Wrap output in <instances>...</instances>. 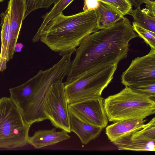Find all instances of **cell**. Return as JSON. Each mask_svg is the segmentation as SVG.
Masks as SVG:
<instances>
[{
  "label": "cell",
  "instance_id": "17",
  "mask_svg": "<svg viewBox=\"0 0 155 155\" xmlns=\"http://www.w3.org/2000/svg\"><path fill=\"white\" fill-rule=\"evenodd\" d=\"M132 16L134 22L141 27L155 32V12L147 8L140 7L132 9L129 14Z\"/></svg>",
  "mask_w": 155,
  "mask_h": 155
},
{
  "label": "cell",
  "instance_id": "19",
  "mask_svg": "<svg viewBox=\"0 0 155 155\" xmlns=\"http://www.w3.org/2000/svg\"><path fill=\"white\" fill-rule=\"evenodd\" d=\"M133 138L155 141V118L152 119L142 129L130 135Z\"/></svg>",
  "mask_w": 155,
  "mask_h": 155
},
{
  "label": "cell",
  "instance_id": "18",
  "mask_svg": "<svg viewBox=\"0 0 155 155\" xmlns=\"http://www.w3.org/2000/svg\"><path fill=\"white\" fill-rule=\"evenodd\" d=\"M74 0H58L51 10L42 16V23L32 39L33 42L40 40L41 33L47 24L53 18L59 14Z\"/></svg>",
  "mask_w": 155,
  "mask_h": 155
},
{
  "label": "cell",
  "instance_id": "7",
  "mask_svg": "<svg viewBox=\"0 0 155 155\" xmlns=\"http://www.w3.org/2000/svg\"><path fill=\"white\" fill-rule=\"evenodd\" d=\"M64 86L63 81L51 85L45 101L44 111L53 126L69 133V112Z\"/></svg>",
  "mask_w": 155,
  "mask_h": 155
},
{
  "label": "cell",
  "instance_id": "27",
  "mask_svg": "<svg viewBox=\"0 0 155 155\" xmlns=\"http://www.w3.org/2000/svg\"><path fill=\"white\" fill-rule=\"evenodd\" d=\"M23 47V44L21 43H16L14 47V52H20Z\"/></svg>",
  "mask_w": 155,
  "mask_h": 155
},
{
  "label": "cell",
  "instance_id": "1",
  "mask_svg": "<svg viewBox=\"0 0 155 155\" xmlns=\"http://www.w3.org/2000/svg\"><path fill=\"white\" fill-rule=\"evenodd\" d=\"M137 37L130 22L124 17L112 26L89 35L76 49L65 85L93 69L118 64L127 57L130 41Z\"/></svg>",
  "mask_w": 155,
  "mask_h": 155
},
{
  "label": "cell",
  "instance_id": "20",
  "mask_svg": "<svg viewBox=\"0 0 155 155\" xmlns=\"http://www.w3.org/2000/svg\"><path fill=\"white\" fill-rule=\"evenodd\" d=\"M132 27L138 36L142 38L151 49H155V32L143 28L134 22Z\"/></svg>",
  "mask_w": 155,
  "mask_h": 155
},
{
  "label": "cell",
  "instance_id": "29",
  "mask_svg": "<svg viewBox=\"0 0 155 155\" xmlns=\"http://www.w3.org/2000/svg\"><path fill=\"white\" fill-rule=\"evenodd\" d=\"M4 0H0V2H3Z\"/></svg>",
  "mask_w": 155,
  "mask_h": 155
},
{
  "label": "cell",
  "instance_id": "13",
  "mask_svg": "<svg viewBox=\"0 0 155 155\" xmlns=\"http://www.w3.org/2000/svg\"><path fill=\"white\" fill-rule=\"evenodd\" d=\"M69 123L71 131L75 133L84 144L97 137L103 129L84 122L69 113Z\"/></svg>",
  "mask_w": 155,
  "mask_h": 155
},
{
  "label": "cell",
  "instance_id": "4",
  "mask_svg": "<svg viewBox=\"0 0 155 155\" xmlns=\"http://www.w3.org/2000/svg\"><path fill=\"white\" fill-rule=\"evenodd\" d=\"M104 106L108 120L114 123L127 119H144L155 113V99L127 86L105 99Z\"/></svg>",
  "mask_w": 155,
  "mask_h": 155
},
{
  "label": "cell",
  "instance_id": "15",
  "mask_svg": "<svg viewBox=\"0 0 155 155\" xmlns=\"http://www.w3.org/2000/svg\"><path fill=\"white\" fill-rule=\"evenodd\" d=\"M112 143L120 150L155 151V141L133 138L130 135Z\"/></svg>",
  "mask_w": 155,
  "mask_h": 155
},
{
  "label": "cell",
  "instance_id": "12",
  "mask_svg": "<svg viewBox=\"0 0 155 155\" xmlns=\"http://www.w3.org/2000/svg\"><path fill=\"white\" fill-rule=\"evenodd\" d=\"M68 133L64 130L57 131L54 128L50 130H39L32 136L29 137L28 143L36 149H40L70 139L71 137Z\"/></svg>",
  "mask_w": 155,
  "mask_h": 155
},
{
  "label": "cell",
  "instance_id": "10",
  "mask_svg": "<svg viewBox=\"0 0 155 155\" xmlns=\"http://www.w3.org/2000/svg\"><path fill=\"white\" fill-rule=\"evenodd\" d=\"M26 1L25 0H9L11 38L9 47L7 60L13 57L14 47L17 43L22 22L24 20Z\"/></svg>",
  "mask_w": 155,
  "mask_h": 155
},
{
  "label": "cell",
  "instance_id": "28",
  "mask_svg": "<svg viewBox=\"0 0 155 155\" xmlns=\"http://www.w3.org/2000/svg\"><path fill=\"white\" fill-rule=\"evenodd\" d=\"M146 2L145 4H147L149 2L155 3V0H145Z\"/></svg>",
  "mask_w": 155,
  "mask_h": 155
},
{
  "label": "cell",
  "instance_id": "22",
  "mask_svg": "<svg viewBox=\"0 0 155 155\" xmlns=\"http://www.w3.org/2000/svg\"><path fill=\"white\" fill-rule=\"evenodd\" d=\"M58 0H35L31 9V12L37 9L41 8H48L53 3Z\"/></svg>",
  "mask_w": 155,
  "mask_h": 155
},
{
  "label": "cell",
  "instance_id": "26",
  "mask_svg": "<svg viewBox=\"0 0 155 155\" xmlns=\"http://www.w3.org/2000/svg\"><path fill=\"white\" fill-rule=\"evenodd\" d=\"M6 58L0 57V72L5 70L6 68V63L7 62Z\"/></svg>",
  "mask_w": 155,
  "mask_h": 155
},
{
  "label": "cell",
  "instance_id": "3",
  "mask_svg": "<svg viewBox=\"0 0 155 155\" xmlns=\"http://www.w3.org/2000/svg\"><path fill=\"white\" fill-rule=\"evenodd\" d=\"M71 61L66 56L52 67L43 71L39 81L32 91L10 97L20 111L25 122L31 126L47 119L44 111L47 97L51 85L63 81L67 76Z\"/></svg>",
  "mask_w": 155,
  "mask_h": 155
},
{
  "label": "cell",
  "instance_id": "30",
  "mask_svg": "<svg viewBox=\"0 0 155 155\" xmlns=\"http://www.w3.org/2000/svg\"><path fill=\"white\" fill-rule=\"evenodd\" d=\"M25 1H26L27 0H25Z\"/></svg>",
  "mask_w": 155,
  "mask_h": 155
},
{
  "label": "cell",
  "instance_id": "24",
  "mask_svg": "<svg viewBox=\"0 0 155 155\" xmlns=\"http://www.w3.org/2000/svg\"><path fill=\"white\" fill-rule=\"evenodd\" d=\"M35 0H27L25 13L24 17V19L31 12V10Z\"/></svg>",
  "mask_w": 155,
  "mask_h": 155
},
{
  "label": "cell",
  "instance_id": "5",
  "mask_svg": "<svg viewBox=\"0 0 155 155\" xmlns=\"http://www.w3.org/2000/svg\"><path fill=\"white\" fill-rule=\"evenodd\" d=\"M30 127L10 97L0 99V148L11 149L26 145Z\"/></svg>",
  "mask_w": 155,
  "mask_h": 155
},
{
  "label": "cell",
  "instance_id": "21",
  "mask_svg": "<svg viewBox=\"0 0 155 155\" xmlns=\"http://www.w3.org/2000/svg\"><path fill=\"white\" fill-rule=\"evenodd\" d=\"M107 3L119 11L124 16L129 15L132 9V5L129 0H99Z\"/></svg>",
  "mask_w": 155,
  "mask_h": 155
},
{
  "label": "cell",
  "instance_id": "16",
  "mask_svg": "<svg viewBox=\"0 0 155 155\" xmlns=\"http://www.w3.org/2000/svg\"><path fill=\"white\" fill-rule=\"evenodd\" d=\"M0 17L1 19V48L0 57L5 58L7 59L11 38L10 6L8 3L6 11L1 14Z\"/></svg>",
  "mask_w": 155,
  "mask_h": 155
},
{
  "label": "cell",
  "instance_id": "8",
  "mask_svg": "<svg viewBox=\"0 0 155 155\" xmlns=\"http://www.w3.org/2000/svg\"><path fill=\"white\" fill-rule=\"evenodd\" d=\"M121 82L130 88L155 83V49L133 60L121 76Z\"/></svg>",
  "mask_w": 155,
  "mask_h": 155
},
{
  "label": "cell",
  "instance_id": "23",
  "mask_svg": "<svg viewBox=\"0 0 155 155\" xmlns=\"http://www.w3.org/2000/svg\"><path fill=\"white\" fill-rule=\"evenodd\" d=\"M84 4L83 8V11H88L94 10L98 7L99 0H84Z\"/></svg>",
  "mask_w": 155,
  "mask_h": 155
},
{
  "label": "cell",
  "instance_id": "25",
  "mask_svg": "<svg viewBox=\"0 0 155 155\" xmlns=\"http://www.w3.org/2000/svg\"><path fill=\"white\" fill-rule=\"evenodd\" d=\"M132 6H134L136 8L140 7L141 5L146 2L145 0H129Z\"/></svg>",
  "mask_w": 155,
  "mask_h": 155
},
{
  "label": "cell",
  "instance_id": "14",
  "mask_svg": "<svg viewBox=\"0 0 155 155\" xmlns=\"http://www.w3.org/2000/svg\"><path fill=\"white\" fill-rule=\"evenodd\" d=\"M94 11L100 30L112 26L124 17L116 8L100 1L98 7Z\"/></svg>",
  "mask_w": 155,
  "mask_h": 155
},
{
  "label": "cell",
  "instance_id": "2",
  "mask_svg": "<svg viewBox=\"0 0 155 155\" xmlns=\"http://www.w3.org/2000/svg\"><path fill=\"white\" fill-rule=\"evenodd\" d=\"M99 30L94 10L70 16L61 12L45 26L40 40L61 56L71 55L84 38Z\"/></svg>",
  "mask_w": 155,
  "mask_h": 155
},
{
  "label": "cell",
  "instance_id": "6",
  "mask_svg": "<svg viewBox=\"0 0 155 155\" xmlns=\"http://www.w3.org/2000/svg\"><path fill=\"white\" fill-rule=\"evenodd\" d=\"M117 65L94 69L86 72L75 81L65 85L68 104L101 96L103 91L112 80Z\"/></svg>",
  "mask_w": 155,
  "mask_h": 155
},
{
  "label": "cell",
  "instance_id": "11",
  "mask_svg": "<svg viewBox=\"0 0 155 155\" xmlns=\"http://www.w3.org/2000/svg\"><path fill=\"white\" fill-rule=\"evenodd\" d=\"M146 120L142 118L127 119L120 120L108 126L105 133L111 142L129 136L143 128Z\"/></svg>",
  "mask_w": 155,
  "mask_h": 155
},
{
  "label": "cell",
  "instance_id": "9",
  "mask_svg": "<svg viewBox=\"0 0 155 155\" xmlns=\"http://www.w3.org/2000/svg\"><path fill=\"white\" fill-rule=\"evenodd\" d=\"M68 108L69 113L84 122L102 128L107 125L104 99L101 96L70 103Z\"/></svg>",
  "mask_w": 155,
  "mask_h": 155
}]
</instances>
